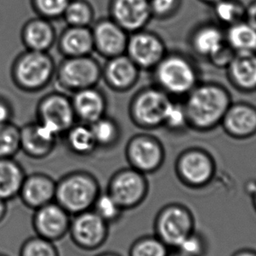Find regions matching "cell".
Returning a JSON list of instances; mask_svg holds the SVG:
<instances>
[{"mask_svg": "<svg viewBox=\"0 0 256 256\" xmlns=\"http://www.w3.org/2000/svg\"><path fill=\"white\" fill-rule=\"evenodd\" d=\"M72 218L68 234L76 246L84 251H95L106 242L109 226L92 210Z\"/></svg>", "mask_w": 256, "mask_h": 256, "instance_id": "30bf717a", "label": "cell"}, {"mask_svg": "<svg viewBox=\"0 0 256 256\" xmlns=\"http://www.w3.org/2000/svg\"><path fill=\"white\" fill-rule=\"evenodd\" d=\"M168 256H185L182 254H181V252H178V251H176V252H173V254H168Z\"/></svg>", "mask_w": 256, "mask_h": 256, "instance_id": "c3c4849f", "label": "cell"}, {"mask_svg": "<svg viewBox=\"0 0 256 256\" xmlns=\"http://www.w3.org/2000/svg\"><path fill=\"white\" fill-rule=\"evenodd\" d=\"M168 53L164 40L146 28L129 34L126 54L140 70L152 72Z\"/></svg>", "mask_w": 256, "mask_h": 256, "instance_id": "9c48e42d", "label": "cell"}, {"mask_svg": "<svg viewBox=\"0 0 256 256\" xmlns=\"http://www.w3.org/2000/svg\"><path fill=\"white\" fill-rule=\"evenodd\" d=\"M176 168L184 182L198 187L210 181L215 166L207 152L200 148H190L179 156Z\"/></svg>", "mask_w": 256, "mask_h": 256, "instance_id": "2e32d148", "label": "cell"}, {"mask_svg": "<svg viewBox=\"0 0 256 256\" xmlns=\"http://www.w3.org/2000/svg\"><path fill=\"white\" fill-rule=\"evenodd\" d=\"M101 192L94 174L86 170H74L56 181L54 201L72 216L92 209Z\"/></svg>", "mask_w": 256, "mask_h": 256, "instance_id": "277c9868", "label": "cell"}, {"mask_svg": "<svg viewBox=\"0 0 256 256\" xmlns=\"http://www.w3.org/2000/svg\"><path fill=\"white\" fill-rule=\"evenodd\" d=\"M14 110L11 104L4 98L0 96V124L11 122Z\"/></svg>", "mask_w": 256, "mask_h": 256, "instance_id": "60d3db41", "label": "cell"}, {"mask_svg": "<svg viewBox=\"0 0 256 256\" xmlns=\"http://www.w3.org/2000/svg\"><path fill=\"white\" fill-rule=\"evenodd\" d=\"M148 184L145 174L132 167L123 168L110 176L106 192L124 210H132L146 198Z\"/></svg>", "mask_w": 256, "mask_h": 256, "instance_id": "ba28073f", "label": "cell"}, {"mask_svg": "<svg viewBox=\"0 0 256 256\" xmlns=\"http://www.w3.org/2000/svg\"><path fill=\"white\" fill-rule=\"evenodd\" d=\"M245 20L256 28V0H252L246 6Z\"/></svg>", "mask_w": 256, "mask_h": 256, "instance_id": "b9f144b4", "label": "cell"}, {"mask_svg": "<svg viewBox=\"0 0 256 256\" xmlns=\"http://www.w3.org/2000/svg\"><path fill=\"white\" fill-rule=\"evenodd\" d=\"M25 170L14 158L0 159V200L11 201L18 198Z\"/></svg>", "mask_w": 256, "mask_h": 256, "instance_id": "484cf974", "label": "cell"}, {"mask_svg": "<svg viewBox=\"0 0 256 256\" xmlns=\"http://www.w3.org/2000/svg\"><path fill=\"white\" fill-rule=\"evenodd\" d=\"M200 1H201L204 4H208V6H210L215 4V3H217L218 1H220V0H200Z\"/></svg>", "mask_w": 256, "mask_h": 256, "instance_id": "7dc6e473", "label": "cell"}, {"mask_svg": "<svg viewBox=\"0 0 256 256\" xmlns=\"http://www.w3.org/2000/svg\"><path fill=\"white\" fill-rule=\"evenodd\" d=\"M57 137L46 126L36 120L20 128V151L34 160H42L53 153Z\"/></svg>", "mask_w": 256, "mask_h": 256, "instance_id": "ac0fdd59", "label": "cell"}, {"mask_svg": "<svg viewBox=\"0 0 256 256\" xmlns=\"http://www.w3.org/2000/svg\"><path fill=\"white\" fill-rule=\"evenodd\" d=\"M162 128L173 132H182L190 129L182 100H171L165 114Z\"/></svg>", "mask_w": 256, "mask_h": 256, "instance_id": "d6a6232c", "label": "cell"}, {"mask_svg": "<svg viewBox=\"0 0 256 256\" xmlns=\"http://www.w3.org/2000/svg\"><path fill=\"white\" fill-rule=\"evenodd\" d=\"M168 246L157 236L137 238L129 249L128 256H168Z\"/></svg>", "mask_w": 256, "mask_h": 256, "instance_id": "e575fe53", "label": "cell"}, {"mask_svg": "<svg viewBox=\"0 0 256 256\" xmlns=\"http://www.w3.org/2000/svg\"><path fill=\"white\" fill-rule=\"evenodd\" d=\"M154 84L174 100H184L200 82V68L190 57L168 52L152 70Z\"/></svg>", "mask_w": 256, "mask_h": 256, "instance_id": "7a4b0ae2", "label": "cell"}, {"mask_svg": "<svg viewBox=\"0 0 256 256\" xmlns=\"http://www.w3.org/2000/svg\"><path fill=\"white\" fill-rule=\"evenodd\" d=\"M72 215L54 201L34 210L32 226L36 234L52 242L68 234Z\"/></svg>", "mask_w": 256, "mask_h": 256, "instance_id": "4fadbf2b", "label": "cell"}, {"mask_svg": "<svg viewBox=\"0 0 256 256\" xmlns=\"http://www.w3.org/2000/svg\"><path fill=\"white\" fill-rule=\"evenodd\" d=\"M188 44L196 56L210 60L226 44L224 29L215 22H206L192 30Z\"/></svg>", "mask_w": 256, "mask_h": 256, "instance_id": "7402d4cb", "label": "cell"}, {"mask_svg": "<svg viewBox=\"0 0 256 256\" xmlns=\"http://www.w3.org/2000/svg\"><path fill=\"white\" fill-rule=\"evenodd\" d=\"M56 44L64 57L90 56L94 52L92 28L67 26L57 37Z\"/></svg>", "mask_w": 256, "mask_h": 256, "instance_id": "d4e9b609", "label": "cell"}, {"mask_svg": "<svg viewBox=\"0 0 256 256\" xmlns=\"http://www.w3.org/2000/svg\"><path fill=\"white\" fill-rule=\"evenodd\" d=\"M226 72L228 81L238 92H256V53H235Z\"/></svg>", "mask_w": 256, "mask_h": 256, "instance_id": "cb8c5ba5", "label": "cell"}, {"mask_svg": "<svg viewBox=\"0 0 256 256\" xmlns=\"http://www.w3.org/2000/svg\"><path fill=\"white\" fill-rule=\"evenodd\" d=\"M70 98L78 122L90 124L106 115V96L96 86L72 93Z\"/></svg>", "mask_w": 256, "mask_h": 256, "instance_id": "44dd1931", "label": "cell"}, {"mask_svg": "<svg viewBox=\"0 0 256 256\" xmlns=\"http://www.w3.org/2000/svg\"><path fill=\"white\" fill-rule=\"evenodd\" d=\"M62 18L67 26L90 28L95 22V11L88 0H70Z\"/></svg>", "mask_w": 256, "mask_h": 256, "instance_id": "4dcf8cb0", "label": "cell"}, {"mask_svg": "<svg viewBox=\"0 0 256 256\" xmlns=\"http://www.w3.org/2000/svg\"><path fill=\"white\" fill-rule=\"evenodd\" d=\"M36 118L57 137L64 136L78 122L72 106V98L60 92L43 96L36 107Z\"/></svg>", "mask_w": 256, "mask_h": 256, "instance_id": "52a82bcc", "label": "cell"}, {"mask_svg": "<svg viewBox=\"0 0 256 256\" xmlns=\"http://www.w3.org/2000/svg\"><path fill=\"white\" fill-rule=\"evenodd\" d=\"M150 4L153 18L165 20L178 14L182 0H150Z\"/></svg>", "mask_w": 256, "mask_h": 256, "instance_id": "74e56055", "label": "cell"}, {"mask_svg": "<svg viewBox=\"0 0 256 256\" xmlns=\"http://www.w3.org/2000/svg\"><path fill=\"white\" fill-rule=\"evenodd\" d=\"M20 151V126L11 122L0 124V159L14 158Z\"/></svg>", "mask_w": 256, "mask_h": 256, "instance_id": "1f68e13d", "label": "cell"}, {"mask_svg": "<svg viewBox=\"0 0 256 256\" xmlns=\"http://www.w3.org/2000/svg\"><path fill=\"white\" fill-rule=\"evenodd\" d=\"M234 51L228 46V43L218 52L214 56L208 60L214 67L220 70H226L228 65L234 56Z\"/></svg>", "mask_w": 256, "mask_h": 256, "instance_id": "ab89813d", "label": "cell"}, {"mask_svg": "<svg viewBox=\"0 0 256 256\" xmlns=\"http://www.w3.org/2000/svg\"><path fill=\"white\" fill-rule=\"evenodd\" d=\"M64 137L67 148L78 156H90L98 150L90 124L78 121Z\"/></svg>", "mask_w": 256, "mask_h": 256, "instance_id": "4316f807", "label": "cell"}, {"mask_svg": "<svg viewBox=\"0 0 256 256\" xmlns=\"http://www.w3.org/2000/svg\"><path fill=\"white\" fill-rule=\"evenodd\" d=\"M124 154L130 167L145 174L157 170L164 160L162 144L154 136L148 134H138L131 137Z\"/></svg>", "mask_w": 256, "mask_h": 256, "instance_id": "8fae6325", "label": "cell"}, {"mask_svg": "<svg viewBox=\"0 0 256 256\" xmlns=\"http://www.w3.org/2000/svg\"><path fill=\"white\" fill-rule=\"evenodd\" d=\"M0 256H6V254H1V252H0Z\"/></svg>", "mask_w": 256, "mask_h": 256, "instance_id": "681fc988", "label": "cell"}, {"mask_svg": "<svg viewBox=\"0 0 256 256\" xmlns=\"http://www.w3.org/2000/svg\"><path fill=\"white\" fill-rule=\"evenodd\" d=\"M54 79L60 89L68 92L95 87L102 79V65L92 54L64 57L56 64Z\"/></svg>", "mask_w": 256, "mask_h": 256, "instance_id": "8992f818", "label": "cell"}, {"mask_svg": "<svg viewBox=\"0 0 256 256\" xmlns=\"http://www.w3.org/2000/svg\"><path fill=\"white\" fill-rule=\"evenodd\" d=\"M109 17L128 34L146 28L153 18L150 0H110Z\"/></svg>", "mask_w": 256, "mask_h": 256, "instance_id": "9a60e30c", "label": "cell"}, {"mask_svg": "<svg viewBox=\"0 0 256 256\" xmlns=\"http://www.w3.org/2000/svg\"><path fill=\"white\" fill-rule=\"evenodd\" d=\"M190 129L209 132L220 126L232 103L226 87L218 82H201L182 100Z\"/></svg>", "mask_w": 256, "mask_h": 256, "instance_id": "6da1fadb", "label": "cell"}, {"mask_svg": "<svg viewBox=\"0 0 256 256\" xmlns=\"http://www.w3.org/2000/svg\"><path fill=\"white\" fill-rule=\"evenodd\" d=\"M249 192H251L252 194V200H254V206L256 208V182H252V186L248 188Z\"/></svg>", "mask_w": 256, "mask_h": 256, "instance_id": "f6af8a7d", "label": "cell"}, {"mask_svg": "<svg viewBox=\"0 0 256 256\" xmlns=\"http://www.w3.org/2000/svg\"><path fill=\"white\" fill-rule=\"evenodd\" d=\"M210 8L214 22L224 29L245 20L246 4L240 0H220Z\"/></svg>", "mask_w": 256, "mask_h": 256, "instance_id": "f1b7e54d", "label": "cell"}, {"mask_svg": "<svg viewBox=\"0 0 256 256\" xmlns=\"http://www.w3.org/2000/svg\"><path fill=\"white\" fill-rule=\"evenodd\" d=\"M56 181L50 174L36 172L26 174L18 198L22 204L34 210L54 201Z\"/></svg>", "mask_w": 256, "mask_h": 256, "instance_id": "d6986e66", "label": "cell"}, {"mask_svg": "<svg viewBox=\"0 0 256 256\" xmlns=\"http://www.w3.org/2000/svg\"><path fill=\"white\" fill-rule=\"evenodd\" d=\"M18 256H60V254L54 242L36 235L22 243Z\"/></svg>", "mask_w": 256, "mask_h": 256, "instance_id": "d590c367", "label": "cell"}, {"mask_svg": "<svg viewBox=\"0 0 256 256\" xmlns=\"http://www.w3.org/2000/svg\"><path fill=\"white\" fill-rule=\"evenodd\" d=\"M56 70V64L48 52L26 50L12 62L11 78L22 92H39L52 82Z\"/></svg>", "mask_w": 256, "mask_h": 256, "instance_id": "3957f363", "label": "cell"}, {"mask_svg": "<svg viewBox=\"0 0 256 256\" xmlns=\"http://www.w3.org/2000/svg\"><path fill=\"white\" fill-rule=\"evenodd\" d=\"M8 202L4 200H0V224L4 220L8 215Z\"/></svg>", "mask_w": 256, "mask_h": 256, "instance_id": "7bdbcfd3", "label": "cell"}, {"mask_svg": "<svg viewBox=\"0 0 256 256\" xmlns=\"http://www.w3.org/2000/svg\"><path fill=\"white\" fill-rule=\"evenodd\" d=\"M92 28L94 51L106 59L126 54L129 34L110 17L100 18Z\"/></svg>", "mask_w": 256, "mask_h": 256, "instance_id": "5bb4252c", "label": "cell"}, {"mask_svg": "<svg viewBox=\"0 0 256 256\" xmlns=\"http://www.w3.org/2000/svg\"><path fill=\"white\" fill-rule=\"evenodd\" d=\"M98 148L108 150L116 146L121 137V129L117 121L107 115L90 124Z\"/></svg>", "mask_w": 256, "mask_h": 256, "instance_id": "f546056e", "label": "cell"}, {"mask_svg": "<svg viewBox=\"0 0 256 256\" xmlns=\"http://www.w3.org/2000/svg\"><path fill=\"white\" fill-rule=\"evenodd\" d=\"M95 256H121L120 254H118L117 252H104L100 254H96Z\"/></svg>", "mask_w": 256, "mask_h": 256, "instance_id": "bcb514c9", "label": "cell"}, {"mask_svg": "<svg viewBox=\"0 0 256 256\" xmlns=\"http://www.w3.org/2000/svg\"><path fill=\"white\" fill-rule=\"evenodd\" d=\"M56 30L51 20L36 16L22 26L20 38L26 50L48 52L56 43Z\"/></svg>", "mask_w": 256, "mask_h": 256, "instance_id": "603a6c76", "label": "cell"}, {"mask_svg": "<svg viewBox=\"0 0 256 256\" xmlns=\"http://www.w3.org/2000/svg\"><path fill=\"white\" fill-rule=\"evenodd\" d=\"M234 256H256V252L251 251V250H243L235 254Z\"/></svg>", "mask_w": 256, "mask_h": 256, "instance_id": "ee69618b", "label": "cell"}, {"mask_svg": "<svg viewBox=\"0 0 256 256\" xmlns=\"http://www.w3.org/2000/svg\"><path fill=\"white\" fill-rule=\"evenodd\" d=\"M156 236L168 246L176 248L193 232V218L187 209L181 206L164 208L156 220Z\"/></svg>", "mask_w": 256, "mask_h": 256, "instance_id": "7c38bea8", "label": "cell"}, {"mask_svg": "<svg viewBox=\"0 0 256 256\" xmlns=\"http://www.w3.org/2000/svg\"><path fill=\"white\" fill-rule=\"evenodd\" d=\"M224 36L234 53H256V28L245 20L224 29Z\"/></svg>", "mask_w": 256, "mask_h": 256, "instance_id": "83f0119b", "label": "cell"}, {"mask_svg": "<svg viewBox=\"0 0 256 256\" xmlns=\"http://www.w3.org/2000/svg\"><path fill=\"white\" fill-rule=\"evenodd\" d=\"M140 70L126 54L106 59L102 66V79L116 92H128L139 82Z\"/></svg>", "mask_w": 256, "mask_h": 256, "instance_id": "e0dca14e", "label": "cell"}, {"mask_svg": "<svg viewBox=\"0 0 256 256\" xmlns=\"http://www.w3.org/2000/svg\"><path fill=\"white\" fill-rule=\"evenodd\" d=\"M36 14L48 20L62 18L65 9L70 0H30Z\"/></svg>", "mask_w": 256, "mask_h": 256, "instance_id": "8d00e7d4", "label": "cell"}, {"mask_svg": "<svg viewBox=\"0 0 256 256\" xmlns=\"http://www.w3.org/2000/svg\"><path fill=\"white\" fill-rule=\"evenodd\" d=\"M176 248L185 256H203L206 245L204 238L192 232Z\"/></svg>", "mask_w": 256, "mask_h": 256, "instance_id": "f35d334b", "label": "cell"}, {"mask_svg": "<svg viewBox=\"0 0 256 256\" xmlns=\"http://www.w3.org/2000/svg\"><path fill=\"white\" fill-rule=\"evenodd\" d=\"M171 100L172 98L154 84L146 86L138 90L130 100L129 118L137 128L142 130L162 128Z\"/></svg>", "mask_w": 256, "mask_h": 256, "instance_id": "5b68a950", "label": "cell"}, {"mask_svg": "<svg viewBox=\"0 0 256 256\" xmlns=\"http://www.w3.org/2000/svg\"><path fill=\"white\" fill-rule=\"evenodd\" d=\"M220 126L226 134L234 139H248L256 136V106L248 102H232Z\"/></svg>", "mask_w": 256, "mask_h": 256, "instance_id": "ffe728a7", "label": "cell"}, {"mask_svg": "<svg viewBox=\"0 0 256 256\" xmlns=\"http://www.w3.org/2000/svg\"><path fill=\"white\" fill-rule=\"evenodd\" d=\"M92 210L108 224L117 223L124 212L107 192H100L93 204Z\"/></svg>", "mask_w": 256, "mask_h": 256, "instance_id": "836d02e7", "label": "cell"}]
</instances>
